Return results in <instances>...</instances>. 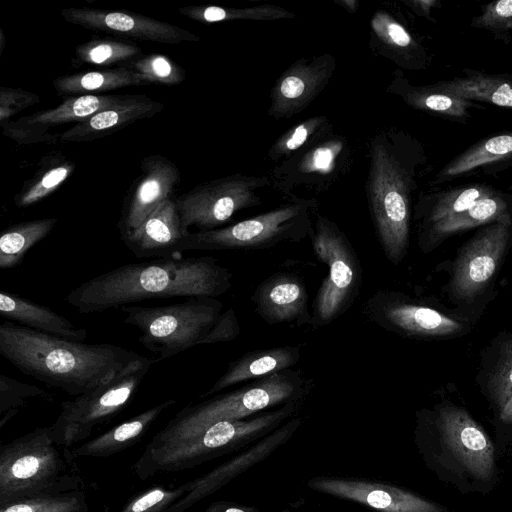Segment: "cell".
<instances>
[{"label": "cell", "instance_id": "1", "mask_svg": "<svg viewBox=\"0 0 512 512\" xmlns=\"http://www.w3.org/2000/svg\"><path fill=\"white\" fill-rule=\"evenodd\" d=\"M0 353L21 373L74 397L149 359L121 346L72 341L8 320L0 325Z\"/></svg>", "mask_w": 512, "mask_h": 512}, {"label": "cell", "instance_id": "2", "mask_svg": "<svg viewBox=\"0 0 512 512\" xmlns=\"http://www.w3.org/2000/svg\"><path fill=\"white\" fill-rule=\"evenodd\" d=\"M232 285L231 272L211 256L129 263L83 282L65 297L82 314L121 308L149 299L214 297Z\"/></svg>", "mask_w": 512, "mask_h": 512}, {"label": "cell", "instance_id": "3", "mask_svg": "<svg viewBox=\"0 0 512 512\" xmlns=\"http://www.w3.org/2000/svg\"><path fill=\"white\" fill-rule=\"evenodd\" d=\"M368 155L365 190L371 220L386 258L398 265L408 251L413 195L427 158L415 137L396 128L376 133Z\"/></svg>", "mask_w": 512, "mask_h": 512}, {"label": "cell", "instance_id": "4", "mask_svg": "<svg viewBox=\"0 0 512 512\" xmlns=\"http://www.w3.org/2000/svg\"><path fill=\"white\" fill-rule=\"evenodd\" d=\"M414 443L425 466L463 494L485 495L499 482L494 443L463 407L443 402L418 411Z\"/></svg>", "mask_w": 512, "mask_h": 512}, {"label": "cell", "instance_id": "5", "mask_svg": "<svg viewBox=\"0 0 512 512\" xmlns=\"http://www.w3.org/2000/svg\"><path fill=\"white\" fill-rule=\"evenodd\" d=\"M124 322L140 331L139 343L156 357L175 356L189 348L234 340L240 333L235 311H223L214 297H190L163 306H123Z\"/></svg>", "mask_w": 512, "mask_h": 512}, {"label": "cell", "instance_id": "6", "mask_svg": "<svg viewBox=\"0 0 512 512\" xmlns=\"http://www.w3.org/2000/svg\"><path fill=\"white\" fill-rule=\"evenodd\" d=\"M300 406L301 401L290 402L249 420L220 421L193 436L146 446L133 466L134 472L141 480H147L157 473L190 469L246 448L292 418Z\"/></svg>", "mask_w": 512, "mask_h": 512}, {"label": "cell", "instance_id": "7", "mask_svg": "<svg viewBox=\"0 0 512 512\" xmlns=\"http://www.w3.org/2000/svg\"><path fill=\"white\" fill-rule=\"evenodd\" d=\"M309 391L298 371L283 370L253 384L181 409L146 445L154 447L200 433L227 420H241L266 408L302 401Z\"/></svg>", "mask_w": 512, "mask_h": 512}, {"label": "cell", "instance_id": "8", "mask_svg": "<svg viewBox=\"0 0 512 512\" xmlns=\"http://www.w3.org/2000/svg\"><path fill=\"white\" fill-rule=\"evenodd\" d=\"M51 426L38 427L0 446V505L28 497L80 489L71 461L61 453Z\"/></svg>", "mask_w": 512, "mask_h": 512}, {"label": "cell", "instance_id": "9", "mask_svg": "<svg viewBox=\"0 0 512 512\" xmlns=\"http://www.w3.org/2000/svg\"><path fill=\"white\" fill-rule=\"evenodd\" d=\"M315 198L288 201L254 217L207 231L189 232L184 251L266 249L284 242H299L313 232Z\"/></svg>", "mask_w": 512, "mask_h": 512}, {"label": "cell", "instance_id": "10", "mask_svg": "<svg viewBox=\"0 0 512 512\" xmlns=\"http://www.w3.org/2000/svg\"><path fill=\"white\" fill-rule=\"evenodd\" d=\"M310 239L315 255L328 268L311 312V325L323 326L351 307L361 285V266L347 236L328 217L317 213Z\"/></svg>", "mask_w": 512, "mask_h": 512}, {"label": "cell", "instance_id": "11", "mask_svg": "<svg viewBox=\"0 0 512 512\" xmlns=\"http://www.w3.org/2000/svg\"><path fill=\"white\" fill-rule=\"evenodd\" d=\"M153 360L149 358L106 384L62 402L51 425L54 442L69 448L91 436L93 429L123 410L137 392Z\"/></svg>", "mask_w": 512, "mask_h": 512}, {"label": "cell", "instance_id": "12", "mask_svg": "<svg viewBox=\"0 0 512 512\" xmlns=\"http://www.w3.org/2000/svg\"><path fill=\"white\" fill-rule=\"evenodd\" d=\"M352 155L348 138L333 131L276 165L271 186L287 198L323 194L349 172Z\"/></svg>", "mask_w": 512, "mask_h": 512}, {"label": "cell", "instance_id": "13", "mask_svg": "<svg viewBox=\"0 0 512 512\" xmlns=\"http://www.w3.org/2000/svg\"><path fill=\"white\" fill-rule=\"evenodd\" d=\"M271 186L269 176L235 173L198 184L175 200L182 227L190 232L220 228L241 210L262 204V191Z\"/></svg>", "mask_w": 512, "mask_h": 512}, {"label": "cell", "instance_id": "14", "mask_svg": "<svg viewBox=\"0 0 512 512\" xmlns=\"http://www.w3.org/2000/svg\"><path fill=\"white\" fill-rule=\"evenodd\" d=\"M366 316L377 326L400 336L434 340L467 334L472 319L447 312L403 292L378 290L364 306Z\"/></svg>", "mask_w": 512, "mask_h": 512}, {"label": "cell", "instance_id": "15", "mask_svg": "<svg viewBox=\"0 0 512 512\" xmlns=\"http://www.w3.org/2000/svg\"><path fill=\"white\" fill-rule=\"evenodd\" d=\"M512 246V219L482 226L458 249L448 283L460 306L476 303L488 291Z\"/></svg>", "mask_w": 512, "mask_h": 512}, {"label": "cell", "instance_id": "16", "mask_svg": "<svg viewBox=\"0 0 512 512\" xmlns=\"http://www.w3.org/2000/svg\"><path fill=\"white\" fill-rule=\"evenodd\" d=\"M306 486L316 492L351 501L377 512H449L404 487L374 479L344 476H315Z\"/></svg>", "mask_w": 512, "mask_h": 512}, {"label": "cell", "instance_id": "17", "mask_svg": "<svg viewBox=\"0 0 512 512\" xmlns=\"http://www.w3.org/2000/svg\"><path fill=\"white\" fill-rule=\"evenodd\" d=\"M335 70L336 59L330 53L294 61L270 91L268 116L289 119L303 112L326 88Z\"/></svg>", "mask_w": 512, "mask_h": 512}, {"label": "cell", "instance_id": "18", "mask_svg": "<svg viewBox=\"0 0 512 512\" xmlns=\"http://www.w3.org/2000/svg\"><path fill=\"white\" fill-rule=\"evenodd\" d=\"M61 16L74 25L140 41L180 44L201 39L177 25L132 12L81 7L65 8Z\"/></svg>", "mask_w": 512, "mask_h": 512}, {"label": "cell", "instance_id": "19", "mask_svg": "<svg viewBox=\"0 0 512 512\" xmlns=\"http://www.w3.org/2000/svg\"><path fill=\"white\" fill-rule=\"evenodd\" d=\"M302 424L303 418H290L237 456L215 467L208 473L189 481V492L166 512H183L200 500L220 490L227 483L262 462L287 443Z\"/></svg>", "mask_w": 512, "mask_h": 512}, {"label": "cell", "instance_id": "20", "mask_svg": "<svg viewBox=\"0 0 512 512\" xmlns=\"http://www.w3.org/2000/svg\"><path fill=\"white\" fill-rule=\"evenodd\" d=\"M180 182L176 164L162 155L141 161V175L125 200L118 229L121 239L130 235L158 206L171 199Z\"/></svg>", "mask_w": 512, "mask_h": 512}, {"label": "cell", "instance_id": "21", "mask_svg": "<svg viewBox=\"0 0 512 512\" xmlns=\"http://www.w3.org/2000/svg\"><path fill=\"white\" fill-rule=\"evenodd\" d=\"M255 312L270 325L311 324L308 294L301 278L278 272L263 280L251 297Z\"/></svg>", "mask_w": 512, "mask_h": 512}, {"label": "cell", "instance_id": "22", "mask_svg": "<svg viewBox=\"0 0 512 512\" xmlns=\"http://www.w3.org/2000/svg\"><path fill=\"white\" fill-rule=\"evenodd\" d=\"M188 234L182 227L175 200L171 198L122 241L138 258H180L185 252L184 242Z\"/></svg>", "mask_w": 512, "mask_h": 512}, {"label": "cell", "instance_id": "23", "mask_svg": "<svg viewBox=\"0 0 512 512\" xmlns=\"http://www.w3.org/2000/svg\"><path fill=\"white\" fill-rule=\"evenodd\" d=\"M369 46L404 70L420 71L431 63L427 48L393 12L375 11L370 20Z\"/></svg>", "mask_w": 512, "mask_h": 512}, {"label": "cell", "instance_id": "24", "mask_svg": "<svg viewBox=\"0 0 512 512\" xmlns=\"http://www.w3.org/2000/svg\"><path fill=\"white\" fill-rule=\"evenodd\" d=\"M510 219L512 196L497 191L466 211L418 231V246L424 253H428L454 234Z\"/></svg>", "mask_w": 512, "mask_h": 512}, {"label": "cell", "instance_id": "25", "mask_svg": "<svg viewBox=\"0 0 512 512\" xmlns=\"http://www.w3.org/2000/svg\"><path fill=\"white\" fill-rule=\"evenodd\" d=\"M164 108L161 102L146 95L133 97L115 107L98 112L88 120L77 123L60 134L62 142H86L106 137L143 119L150 118Z\"/></svg>", "mask_w": 512, "mask_h": 512}, {"label": "cell", "instance_id": "26", "mask_svg": "<svg viewBox=\"0 0 512 512\" xmlns=\"http://www.w3.org/2000/svg\"><path fill=\"white\" fill-rule=\"evenodd\" d=\"M512 165V130L483 138L447 162L435 175L433 185L483 171L496 172Z\"/></svg>", "mask_w": 512, "mask_h": 512}, {"label": "cell", "instance_id": "27", "mask_svg": "<svg viewBox=\"0 0 512 512\" xmlns=\"http://www.w3.org/2000/svg\"><path fill=\"white\" fill-rule=\"evenodd\" d=\"M0 313L8 321L56 337L83 342L88 336L86 329L49 307L9 292L0 293Z\"/></svg>", "mask_w": 512, "mask_h": 512}, {"label": "cell", "instance_id": "28", "mask_svg": "<svg viewBox=\"0 0 512 512\" xmlns=\"http://www.w3.org/2000/svg\"><path fill=\"white\" fill-rule=\"evenodd\" d=\"M300 357V348L289 345L246 353L231 362L226 372L201 397L211 396L241 382L258 380L287 370Z\"/></svg>", "mask_w": 512, "mask_h": 512}, {"label": "cell", "instance_id": "29", "mask_svg": "<svg viewBox=\"0 0 512 512\" xmlns=\"http://www.w3.org/2000/svg\"><path fill=\"white\" fill-rule=\"evenodd\" d=\"M386 90L416 110L461 123L472 109L481 108L476 102L440 92L432 84L413 85L400 71L394 73Z\"/></svg>", "mask_w": 512, "mask_h": 512}, {"label": "cell", "instance_id": "30", "mask_svg": "<svg viewBox=\"0 0 512 512\" xmlns=\"http://www.w3.org/2000/svg\"><path fill=\"white\" fill-rule=\"evenodd\" d=\"M498 190L483 183H471L450 189L422 193L413 209L417 232L457 215Z\"/></svg>", "mask_w": 512, "mask_h": 512}, {"label": "cell", "instance_id": "31", "mask_svg": "<svg viewBox=\"0 0 512 512\" xmlns=\"http://www.w3.org/2000/svg\"><path fill=\"white\" fill-rule=\"evenodd\" d=\"M173 404H175L174 399L160 402L103 434L84 442L71 451L73 458H105L129 448L140 441L156 419Z\"/></svg>", "mask_w": 512, "mask_h": 512}, {"label": "cell", "instance_id": "32", "mask_svg": "<svg viewBox=\"0 0 512 512\" xmlns=\"http://www.w3.org/2000/svg\"><path fill=\"white\" fill-rule=\"evenodd\" d=\"M464 75L440 80L433 85L440 92L469 101L512 109V75L488 74L465 68Z\"/></svg>", "mask_w": 512, "mask_h": 512}, {"label": "cell", "instance_id": "33", "mask_svg": "<svg viewBox=\"0 0 512 512\" xmlns=\"http://www.w3.org/2000/svg\"><path fill=\"white\" fill-rule=\"evenodd\" d=\"M478 382L499 414L512 396V334L493 341L483 357Z\"/></svg>", "mask_w": 512, "mask_h": 512}, {"label": "cell", "instance_id": "34", "mask_svg": "<svg viewBox=\"0 0 512 512\" xmlns=\"http://www.w3.org/2000/svg\"><path fill=\"white\" fill-rule=\"evenodd\" d=\"M133 95L85 94L66 98L55 108L42 110L19 120L46 127L88 120L98 112L130 100Z\"/></svg>", "mask_w": 512, "mask_h": 512}, {"label": "cell", "instance_id": "35", "mask_svg": "<svg viewBox=\"0 0 512 512\" xmlns=\"http://www.w3.org/2000/svg\"><path fill=\"white\" fill-rule=\"evenodd\" d=\"M132 85H147L144 78L123 65L105 70L85 71L63 75L53 80V86L61 97L94 94Z\"/></svg>", "mask_w": 512, "mask_h": 512}, {"label": "cell", "instance_id": "36", "mask_svg": "<svg viewBox=\"0 0 512 512\" xmlns=\"http://www.w3.org/2000/svg\"><path fill=\"white\" fill-rule=\"evenodd\" d=\"M75 169V163L61 153H51L41 160L34 176L24 183L15 196V205L25 208L55 192Z\"/></svg>", "mask_w": 512, "mask_h": 512}, {"label": "cell", "instance_id": "37", "mask_svg": "<svg viewBox=\"0 0 512 512\" xmlns=\"http://www.w3.org/2000/svg\"><path fill=\"white\" fill-rule=\"evenodd\" d=\"M57 218H42L8 227L0 236V268L11 269L22 262L26 253L52 231Z\"/></svg>", "mask_w": 512, "mask_h": 512}, {"label": "cell", "instance_id": "38", "mask_svg": "<svg viewBox=\"0 0 512 512\" xmlns=\"http://www.w3.org/2000/svg\"><path fill=\"white\" fill-rule=\"evenodd\" d=\"M178 12L192 20L207 24L234 20L274 21L295 17L294 13L288 9L274 4H260L244 8L193 5L180 7Z\"/></svg>", "mask_w": 512, "mask_h": 512}, {"label": "cell", "instance_id": "39", "mask_svg": "<svg viewBox=\"0 0 512 512\" xmlns=\"http://www.w3.org/2000/svg\"><path fill=\"white\" fill-rule=\"evenodd\" d=\"M333 131L326 115L309 117L284 132L268 149L267 159L279 164Z\"/></svg>", "mask_w": 512, "mask_h": 512}, {"label": "cell", "instance_id": "40", "mask_svg": "<svg viewBox=\"0 0 512 512\" xmlns=\"http://www.w3.org/2000/svg\"><path fill=\"white\" fill-rule=\"evenodd\" d=\"M85 492L76 490L43 494L0 505V512H88Z\"/></svg>", "mask_w": 512, "mask_h": 512}, {"label": "cell", "instance_id": "41", "mask_svg": "<svg viewBox=\"0 0 512 512\" xmlns=\"http://www.w3.org/2000/svg\"><path fill=\"white\" fill-rule=\"evenodd\" d=\"M141 53L140 48L129 42L111 37L93 38L76 47L78 63L108 66L131 60Z\"/></svg>", "mask_w": 512, "mask_h": 512}, {"label": "cell", "instance_id": "42", "mask_svg": "<svg viewBox=\"0 0 512 512\" xmlns=\"http://www.w3.org/2000/svg\"><path fill=\"white\" fill-rule=\"evenodd\" d=\"M49 399L45 390L0 374V428H3L25 405L37 398Z\"/></svg>", "mask_w": 512, "mask_h": 512}, {"label": "cell", "instance_id": "43", "mask_svg": "<svg viewBox=\"0 0 512 512\" xmlns=\"http://www.w3.org/2000/svg\"><path fill=\"white\" fill-rule=\"evenodd\" d=\"M125 65L139 73L147 84L177 85L186 78L185 70L163 54H147Z\"/></svg>", "mask_w": 512, "mask_h": 512}, {"label": "cell", "instance_id": "44", "mask_svg": "<svg viewBox=\"0 0 512 512\" xmlns=\"http://www.w3.org/2000/svg\"><path fill=\"white\" fill-rule=\"evenodd\" d=\"M471 27L490 32L494 39L509 43L512 34V0H499L481 6Z\"/></svg>", "mask_w": 512, "mask_h": 512}, {"label": "cell", "instance_id": "45", "mask_svg": "<svg viewBox=\"0 0 512 512\" xmlns=\"http://www.w3.org/2000/svg\"><path fill=\"white\" fill-rule=\"evenodd\" d=\"M188 492L189 482L173 488L151 487L131 498L120 512H166Z\"/></svg>", "mask_w": 512, "mask_h": 512}, {"label": "cell", "instance_id": "46", "mask_svg": "<svg viewBox=\"0 0 512 512\" xmlns=\"http://www.w3.org/2000/svg\"><path fill=\"white\" fill-rule=\"evenodd\" d=\"M2 134L16 141L18 144L55 143L60 134L50 132V127L38 124H28L19 119L0 125Z\"/></svg>", "mask_w": 512, "mask_h": 512}, {"label": "cell", "instance_id": "47", "mask_svg": "<svg viewBox=\"0 0 512 512\" xmlns=\"http://www.w3.org/2000/svg\"><path fill=\"white\" fill-rule=\"evenodd\" d=\"M39 102L40 97L36 93L22 88L0 87V125Z\"/></svg>", "mask_w": 512, "mask_h": 512}, {"label": "cell", "instance_id": "48", "mask_svg": "<svg viewBox=\"0 0 512 512\" xmlns=\"http://www.w3.org/2000/svg\"><path fill=\"white\" fill-rule=\"evenodd\" d=\"M402 3L406 5L418 16L425 18L426 20L435 23L436 20L433 17L432 10L440 6V2L437 0H402Z\"/></svg>", "mask_w": 512, "mask_h": 512}, {"label": "cell", "instance_id": "49", "mask_svg": "<svg viewBox=\"0 0 512 512\" xmlns=\"http://www.w3.org/2000/svg\"><path fill=\"white\" fill-rule=\"evenodd\" d=\"M205 512H260L255 506L240 504L228 500L211 502Z\"/></svg>", "mask_w": 512, "mask_h": 512}, {"label": "cell", "instance_id": "50", "mask_svg": "<svg viewBox=\"0 0 512 512\" xmlns=\"http://www.w3.org/2000/svg\"><path fill=\"white\" fill-rule=\"evenodd\" d=\"M498 415L500 420L505 424H512V396Z\"/></svg>", "mask_w": 512, "mask_h": 512}, {"label": "cell", "instance_id": "51", "mask_svg": "<svg viewBox=\"0 0 512 512\" xmlns=\"http://www.w3.org/2000/svg\"><path fill=\"white\" fill-rule=\"evenodd\" d=\"M336 4L342 6L350 13H355L358 10L359 2L355 0H340L335 1Z\"/></svg>", "mask_w": 512, "mask_h": 512}, {"label": "cell", "instance_id": "52", "mask_svg": "<svg viewBox=\"0 0 512 512\" xmlns=\"http://www.w3.org/2000/svg\"><path fill=\"white\" fill-rule=\"evenodd\" d=\"M0 35H1V45H0L1 52L0 53H2V51L4 49V43H5V37H4V34H3L2 30L0 31Z\"/></svg>", "mask_w": 512, "mask_h": 512}, {"label": "cell", "instance_id": "53", "mask_svg": "<svg viewBox=\"0 0 512 512\" xmlns=\"http://www.w3.org/2000/svg\"><path fill=\"white\" fill-rule=\"evenodd\" d=\"M279 512H297V511L285 508V509L280 510Z\"/></svg>", "mask_w": 512, "mask_h": 512}]
</instances>
